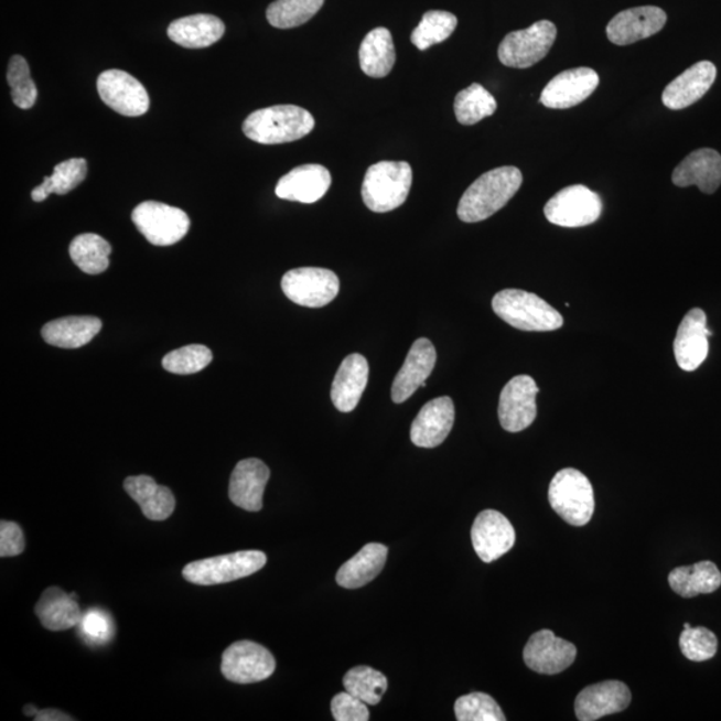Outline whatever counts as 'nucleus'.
<instances>
[{
    "label": "nucleus",
    "instance_id": "nucleus-27",
    "mask_svg": "<svg viewBox=\"0 0 721 721\" xmlns=\"http://www.w3.org/2000/svg\"><path fill=\"white\" fill-rule=\"evenodd\" d=\"M224 34L225 23L208 14L176 19L168 29L170 40L185 49H206L220 41Z\"/></svg>",
    "mask_w": 721,
    "mask_h": 721
},
{
    "label": "nucleus",
    "instance_id": "nucleus-49",
    "mask_svg": "<svg viewBox=\"0 0 721 721\" xmlns=\"http://www.w3.org/2000/svg\"><path fill=\"white\" fill-rule=\"evenodd\" d=\"M688 628H691V624L686 623V624H685V629H688Z\"/></svg>",
    "mask_w": 721,
    "mask_h": 721
},
{
    "label": "nucleus",
    "instance_id": "nucleus-14",
    "mask_svg": "<svg viewBox=\"0 0 721 721\" xmlns=\"http://www.w3.org/2000/svg\"><path fill=\"white\" fill-rule=\"evenodd\" d=\"M578 656L572 643L542 629L529 638L524 648V661L537 674L558 675L571 667Z\"/></svg>",
    "mask_w": 721,
    "mask_h": 721
},
{
    "label": "nucleus",
    "instance_id": "nucleus-24",
    "mask_svg": "<svg viewBox=\"0 0 721 721\" xmlns=\"http://www.w3.org/2000/svg\"><path fill=\"white\" fill-rule=\"evenodd\" d=\"M718 69L712 62L696 63L678 78L670 82L663 93V104L670 110H682L698 103L710 90Z\"/></svg>",
    "mask_w": 721,
    "mask_h": 721
},
{
    "label": "nucleus",
    "instance_id": "nucleus-12",
    "mask_svg": "<svg viewBox=\"0 0 721 721\" xmlns=\"http://www.w3.org/2000/svg\"><path fill=\"white\" fill-rule=\"evenodd\" d=\"M100 99L125 117H141L150 107L147 88L123 69H106L97 80Z\"/></svg>",
    "mask_w": 721,
    "mask_h": 721
},
{
    "label": "nucleus",
    "instance_id": "nucleus-40",
    "mask_svg": "<svg viewBox=\"0 0 721 721\" xmlns=\"http://www.w3.org/2000/svg\"><path fill=\"white\" fill-rule=\"evenodd\" d=\"M8 82L11 88L12 103L19 109H31L36 103L37 88L34 79L31 78L29 63L23 56L14 55L10 60Z\"/></svg>",
    "mask_w": 721,
    "mask_h": 721
},
{
    "label": "nucleus",
    "instance_id": "nucleus-5",
    "mask_svg": "<svg viewBox=\"0 0 721 721\" xmlns=\"http://www.w3.org/2000/svg\"><path fill=\"white\" fill-rule=\"evenodd\" d=\"M548 498L550 507L562 520L574 527L591 521L594 512V493L591 481L573 467L561 470L550 481Z\"/></svg>",
    "mask_w": 721,
    "mask_h": 721
},
{
    "label": "nucleus",
    "instance_id": "nucleus-33",
    "mask_svg": "<svg viewBox=\"0 0 721 721\" xmlns=\"http://www.w3.org/2000/svg\"><path fill=\"white\" fill-rule=\"evenodd\" d=\"M668 581L674 592L691 599L717 592L721 585V572L712 561H700L698 564L674 569Z\"/></svg>",
    "mask_w": 721,
    "mask_h": 721
},
{
    "label": "nucleus",
    "instance_id": "nucleus-28",
    "mask_svg": "<svg viewBox=\"0 0 721 721\" xmlns=\"http://www.w3.org/2000/svg\"><path fill=\"white\" fill-rule=\"evenodd\" d=\"M125 489L141 507L142 514L153 521L166 520L175 509V497L166 486L158 485L150 476H131L125 480Z\"/></svg>",
    "mask_w": 721,
    "mask_h": 721
},
{
    "label": "nucleus",
    "instance_id": "nucleus-13",
    "mask_svg": "<svg viewBox=\"0 0 721 721\" xmlns=\"http://www.w3.org/2000/svg\"><path fill=\"white\" fill-rule=\"evenodd\" d=\"M535 379L530 376H517L505 385L498 402V419L502 427L510 433L532 426L537 416Z\"/></svg>",
    "mask_w": 721,
    "mask_h": 721
},
{
    "label": "nucleus",
    "instance_id": "nucleus-29",
    "mask_svg": "<svg viewBox=\"0 0 721 721\" xmlns=\"http://www.w3.org/2000/svg\"><path fill=\"white\" fill-rule=\"evenodd\" d=\"M41 624L49 631H67L77 627L82 612L77 599L58 587L47 588L35 605Z\"/></svg>",
    "mask_w": 721,
    "mask_h": 721
},
{
    "label": "nucleus",
    "instance_id": "nucleus-45",
    "mask_svg": "<svg viewBox=\"0 0 721 721\" xmlns=\"http://www.w3.org/2000/svg\"><path fill=\"white\" fill-rule=\"evenodd\" d=\"M332 713L337 721H368V704L349 692L335 695L332 700Z\"/></svg>",
    "mask_w": 721,
    "mask_h": 721
},
{
    "label": "nucleus",
    "instance_id": "nucleus-41",
    "mask_svg": "<svg viewBox=\"0 0 721 721\" xmlns=\"http://www.w3.org/2000/svg\"><path fill=\"white\" fill-rule=\"evenodd\" d=\"M213 353L204 345H187L163 357V368L173 375H194L211 365Z\"/></svg>",
    "mask_w": 721,
    "mask_h": 721
},
{
    "label": "nucleus",
    "instance_id": "nucleus-26",
    "mask_svg": "<svg viewBox=\"0 0 721 721\" xmlns=\"http://www.w3.org/2000/svg\"><path fill=\"white\" fill-rule=\"evenodd\" d=\"M672 182L679 187L696 185L701 193L713 194L721 185V155L712 149L693 151L675 169Z\"/></svg>",
    "mask_w": 721,
    "mask_h": 721
},
{
    "label": "nucleus",
    "instance_id": "nucleus-38",
    "mask_svg": "<svg viewBox=\"0 0 721 721\" xmlns=\"http://www.w3.org/2000/svg\"><path fill=\"white\" fill-rule=\"evenodd\" d=\"M345 691L356 696L368 706H377L387 692L388 679L379 670L359 666L353 668L344 678Z\"/></svg>",
    "mask_w": 721,
    "mask_h": 721
},
{
    "label": "nucleus",
    "instance_id": "nucleus-25",
    "mask_svg": "<svg viewBox=\"0 0 721 721\" xmlns=\"http://www.w3.org/2000/svg\"><path fill=\"white\" fill-rule=\"evenodd\" d=\"M369 364L363 354L354 353L341 364L334 377L331 397L334 407L343 413H351L357 408L368 385Z\"/></svg>",
    "mask_w": 721,
    "mask_h": 721
},
{
    "label": "nucleus",
    "instance_id": "nucleus-34",
    "mask_svg": "<svg viewBox=\"0 0 721 721\" xmlns=\"http://www.w3.org/2000/svg\"><path fill=\"white\" fill-rule=\"evenodd\" d=\"M68 251L73 262L86 275L97 276L109 268L111 245L98 234H80L69 244Z\"/></svg>",
    "mask_w": 721,
    "mask_h": 721
},
{
    "label": "nucleus",
    "instance_id": "nucleus-44",
    "mask_svg": "<svg viewBox=\"0 0 721 721\" xmlns=\"http://www.w3.org/2000/svg\"><path fill=\"white\" fill-rule=\"evenodd\" d=\"M79 634L90 644H103L111 641L114 636L112 620L106 612L90 610L82 615Z\"/></svg>",
    "mask_w": 721,
    "mask_h": 721
},
{
    "label": "nucleus",
    "instance_id": "nucleus-46",
    "mask_svg": "<svg viewBox=\"0 0 721 721\" xmlns=\"http://www.w3.org/2000/svg\"><path fill=\"white\" fill-rule=\"evenodd\" d=\"M26 548L23 530L17 523H0V558H14Z\"/></svg>",
    "mask_w": 721,
    "mask_h": 721
},
{
    "label": "nucleus",
    "instance_id": "nucleus-9",
    "mask_svg": "<svg viewBox=\"0 0 721 721\" xmlns=\"http://www.w3.org/2000/svg\"><path fill=\"white\" fill-rule=\"evenodd\" d=\"M282 292L297 305L324 308L340 293L338 276L322 268H300L282 277Z\"/></svg>",
    "mask_w": 721,
    "mask_h": 721
},
{
    "label": "nucleus",
    "instance_id": "nucleus-30",
    "mask_svg": "<svg viewBox=\"0 0 721 721\" xmlns=\"http://www.w3.org/2000/svg\"><path fill=\"white\" fill-rule=\"evenodd\" d=\"M103 329V321L92 315L63 318L49 322L42 329V337L49 345L62 349H78L92 343Z\"/></svg>",
    "mask_w": 721,
    "mask_h": 721
},
{
    "label": "nucleus",
    "instance_id": "nucleus-23",
    "mask_svg": "<svg viewBox=\"0 0 721 721\" xmlns=\"http://www.w3.org/2000/svg\"><path fill=\"white\" fill-rule=\"evenodd\" d=\"M332 185L331 172L321 164H302L283 175L277 183L276 194L284 201L314 204Z\"/></svg>",
    "mask_w": 721,
    "mask_h": 721
},
{
    "label": "nucleus",
    "instance_id": "nucleus-8",
    "mask_svg": "<svg viewBox=\"0 0 721 721\" xmlns=\"http://www.w3.org/2000/svg\"><path fill=\"white\" fill-rule=\"evenodd\" d=\"M131 218L139 233L155 246L180 243L190 229V218L185 212L155 201L139 204L132 211Z\"/></svg>",
    "mask_w": 721,
    "mask_h": 721
},
{
    "label": "nucleus",
    "instance_id": "nucleus-20",
    "mask_svg": "<svg viewBox=\"0 0 721 721\" xmlns=\"http://www.w3.org/2000/svg\"><path fill=\"white\" fill-rule=\"evenodd\" d=\"M712 332L707 327L704 310L692 309L688 312L678 329L674 344L675 357L680 369L693 372L704 363L708 356V337Z\"/></svg>",
    "mask_w": 721,
    "mask_h": 721
},
{
    "label": "nucleus",
    "instance_id": "nucleus-16",
    "mask_svg": "<svg viewBox=\"0 0 721 721\" xmlns=\"http://www.w3.org/2000/svg\"><path fill=\"white\" fill-rule=\"evenodd\" d=\"M599 84V74L590 67L567 69L544 88L540 103L549 109H571L591 97Z\"/></svg>",
    "mask_w": 721,
    "mask_h": 721
},
{
    "label": "nucleus",
    "instance_id": "nucleus-2",
    "mask_svg": "<svg viewBox=\"0 0 721 721\" xmlns=\"http://www.w3.org/2000/svg\"><path fill=\"white\" fill-rule=\"evenodd\" d=\"M309 111L294 105H278L251 112L243 125L244 134L257 143L280 144L299 141L314 129Z\"/></svg>",
    "mask_w": 721,
    "mask_h": 721
},
{
    "label": "nucleus",
    "instance_id": "nucleus-35",
    "mask_svg": "<svg viewBox=\"0 0 721 721\" xmlns=\"http://www.w3.org/2000/svg\"><path fill=\"white\" fill-rule=\"evenodd\" d=\"M87 175V161L84 158H72L56 164L52 176H44L43 183L31 192V198L43 202L49 195H65L73 192L85 181Z\"/></svg>",
    "mask_w": 721,
    "mask_h": 721
},
{
    "label": "nucleus",
    "instance_id": "nucleus-19",
    "mask_svg": "<svg viewBox=\"0 0 721 721\" xmlns=\"http://www.w3.org/2000/svg\"><path fill=\"white\" fill-rule=\"evenodd\" d=\"M438 353L428 338H419L410 347L407 359L400 372L397 373L394 387H391V400L395 403H402L412 397L417 389L427 387V379L435 366Z\"/></svg>",
    "mask_w": 721,
    "mask_h": 721
},
{
    "label": "nucleus",
    "instance_id": "nucleus-10",
    "mask_svg": "<svg viewBox=\"0 0 721 721\" xmlns=\"http://www.w3.org/2000/svg\"><path fill=\"white\" fill-rule=\"evenodd\" d=\"M603 202L592 190L573 185L560 190L548 201L544 213L550 224L561 227H584L596 223Z\"/></svg>",
    "mask_w": 721,
    "mask_h": 721
},
{
    "label": "nucleus",
    "instance_id": "nucleus-3",
    "mask_svg": "<svg viewBox=\"0 0 721 721\" xmlns=\"http://www.w3.org/2000/svg\"><path fill=\"white\" fill-rule=\"evenodd\" d=\"M492 308L499 319L523 332H553L564 324L558 310L524 290H503L493 297Z\"/></svg>",
    "mask_w": 721,
    "mask_h": 721
},
{
    "label": "nucleus",
    "instance_id": "nucleus-42",
    "mask_svg": "<svg viewBox=\"0 0 721 721\" xmlns=\"http://www.w3.org/2000/svg\"><path fill=\"white\" fill-rule=\"evenodd\" d=\"M455 719L459 721H504L502 708L489 695L474 692L461 696L454 704Z\"/></svg>",
    "mask_w": 721,
    "mask_h": 721
},
{
    "label": "nucleus",
    "instance_id": "nucleus-37",
    "mask_svg": "<svg viewBox=\"0 0 721 721\" xmlns=\"http://www.w3.org/2000/svg\"><path fill=\"white\" fill-rule=\"evenodd\" d=\"M325 0H276L267 10L268 22L276 29L300 28L324 6Z\"/></svg>",
    "mask_w": 721,
    "mask_h": 721
},
{
    "label": "nucleus",
    "instance_id": "nucleus-6",
    "mask_svg": "<svg viewBox=\"0 0 721 721\" xmlns=\"http://www.w3.org/2000/svg\"><path fill=\"white\" fill-rule=\"evenodd\" d=\"M267 555L261 550L215 556V558L190 562L183 568V579L197 585H218L248 578L267 566Z\"/></svg>",
    "mask_w": 721,
    "mask_h": 721
},
{
    "label": "nucleus",
    "instance_id": "nucleus-1",
    "mask_svg": "<svg viewBox=\"0 0 721 721\" xmlns=\"http://www.w3.org/2000/svg\"><path fill=\"white\" fill-rule=\"evenodd\" d=\"M521 185L523 174L517 168L491 170L466 189L459 204V218L466 224L488 219L515 197Z\"/></svg>",
    "mask_w": 721,
    "mask_h": 721
},
{
    "label": "nucleus",
    "instance_id": "nucleus-47",
    "mask_svg": "<svg viewBox=\"0 0 721 721\" xmlns=\"http://www.w3.org/2000/svg\"><path fill=\"white\" fill-rule=\"evenodd\" d=\"M36 721H73L74 718L58 710H42L34 718Z\"/></svg>",
    "mask_w": 721,
    "mask_h": 721
},
{
    "label": "nucleus",
    "instance_id": "nucleus-48",
    "mask_svg": "<svg viewBox=\"0 0 721 721\" xmlns=\"http://www.w3.org/2000/svg\"><path fill=\"white\" fill-rule=\"evenodd\" d=\"M23 712L24 714H26V717L35 718L37 712H40V710H37V708L33 704H28L26 707H24Z\"/></svg>",
    "mask_w": 721,
    "mask_h": 721
},
{
    "label": "nucleus",
    "instance_id": "nucleus-21",
    "mask_svg": "<svg viewBox=\"0 0 721 721\" xmlns=\"http://www.w3.org/2000/svg\"><path fill=\"white\" fill-rule=\"evenodd\" d=\"M454 403L451 397H439L423 405L410 428V440L419 448H435L451 433L454 423Z\"/></svg>",
    "mask_w": 721,
    "mask_h": 721
},
{
    "label": "nucleus",
    "instance_id": "nucleus-17",
    "mask_svg": "<svg viewBox=\"0 0 721 721\" xmlns=\"http://www.w3.org/2000/svg\"><path fill=\"white\" fill-rule=\"evenodd\" d=\"M666 23V11L656 6H643V8L618 12L613 17L606 26V35L617 46H628L660 33Z\"/></svg>",
    "mask_w": 721,
    "mask_h": 721
},
{
    "label": "nucleus",
    "instance_id": "nucleus-43",
    "mask_svg": "<svg viewBox=\"0 0 721 721\" xmlns=\"http://www.w3.org/2000/svg\"><path fill=\"white\" fill-rule=\"evenodd\" d=\"M680 649L688 660H711L718 653V637L708 628L691 627L681 632Z\"/></svg>",
    "mask_w": 721,
    "mask_h": 721
},
{
    "label": "nucleus",
    "instance_id": "nucleus-22",
    "mask_svg": "<svg viewBox=\"0 0 721 721\" xmlns=\"http://www.w3.org/2000/svg\"><path fill=\"white\" fill-rule=\"evenodd\" d=\"M270 478L267 464L258 459L239 461L232 473L229 497L234 505L248 512L263 507V492Z\"/></svg>",
    "mask_w": 721,
    "mask_h": 721
},
{
    "label": "nucleus",
    "instance_id": "nucleus-31",
    "mask_svg": "<svg viewBox=\"0 0 721 721\" xmlns=\"http://www.w3.org/2000/svg\"><path fill=\"white\" fill-rule=\"evenodd\" d=\"M387 559L388 548L383 544H366L356 556L340 568L335 580L346 590H356L375 580L381 573Z\"/></svg>",
    "mask_w": 721,
    "mask_h": 721
},
{
    "label": "nucleus",
    "instance_id": "nucleus-18",
    "mask_svg": "<svg viewBox=\"0 0 721 721\" xmlns=\"http://www.w3.org/2000/svg\"><path fill=\"white\" fill-rule=\"evenodd\" d=\"M632 696L622 681L609 680L587 687L574 701L575 717L580 721H594L628 708Z\"/></svg>",
    "mask_w": 721,
    "mask_h": 721
},
{
    "label": "nucleus",
    "instance_id": "nucleus-39",
    "mask_svg": "<svg viewBox=\"0 0 721 721\" xmlns=\"http://www.w3.org/2000/svg\"><path fill=\"white\" fill-rule=\"evenodd\" d=\"M458 18L448 11H428L423 14L419 26L412 33V43L421 52L445 42L458 28Z\"/></svg>",
    "mask_w": 721,
    "mask_h": 721
},
{
    "label": "nucleus",
    "instance_id": "nucleus-4",
    "mask_svg": "<svg viewBox=\"0 0 721 721\" xmlns=\"http://www.w3.org/2000/svg\"><path fill=\"white\" fill-rule=\"evenodd\" d=\"M412 183L413 172L408 162L383 161L368 169L360 194L372 212L388 213L405 204Z\"/></svg>",
    "mask_w": 721,
    "mask_h": 721
},
{
    "label": "nucleus",
    "instance_id": "nucleus-7",
    "mask_svg": "<svg viewBox=\"0 0 721 721\" xmlns=\"http://www.w3.org/2000/svg\"><path fill=\"white\" fill-rule=\"evenodd\" d=\"M558 29L549 21H540L532 26L514 31L504 37L498 47V60L512 68H529L546 58L552 49Z\"/></svg>",
    "mask_w": 721,
    "mask_h": 721
},
{
    "label": "nucleus",
    "instance_id": "nucleus-36",
    "mask_svg": "<svg viewBox=\"0 0 721 721\" xmlns=\"http://www.w3.org/2000/svg\"><path fill=\"white\" fill-rule=\"evenodd\" d=\"M497 103L485 87L473 84L454 99V112L461 125L472 126L495 114Z\"/></svg>",
    "mask_w": 721,
    "mask_h": 721
},
{
    "label": "nucleus",
    "instance_id": "nucleus-15",
    "mask_svg": "<svg viewBox=\"0 0 721 721\" xmlns=\"http://www.w3.org/2000/svg\"><path fill=\"white\" fill-rule=\"evenodd\" d=\"M473 548L481 560L493 562L515 546L516 532L514 525L497 510H483L476 517L472 527Z\"/></svg>",
    "mask_w": 721,
    "mask_h": 721
},
{
    "label": "nucleus",
    "instance_id": "nucleus-32",
    "mask_svg": "<svg viewBox=\"0 0 721 721\" xmlns=\"http://www.w3.org/2000/svg\"><path fill=\"white\" fill-rule=\"evenodd\" d=\"M359 65L370 78H384L396 63L394 36L388 29L377 28L365 36L359 47Z\"/></svg>",
    "mask_w": 721,
    "mask_h": 721
},
{
    "label": "nucleus",
    "instance_id": "nucleus-11",
    "mask_svg": "<svg viewBox=\"0 0 721 721\" xmlns=\"http://www.w3.org/2000/svg\"><path fill=\"white\" fill-rule=\"evenodd\" d=\"M223 675L237 685H252L270 678L276 659L270 650L255 642L243 641L230 645L223 655Z\"/></svg>",
    "mask_w": 721,
    "mask_h": 721
}]
</instances>
